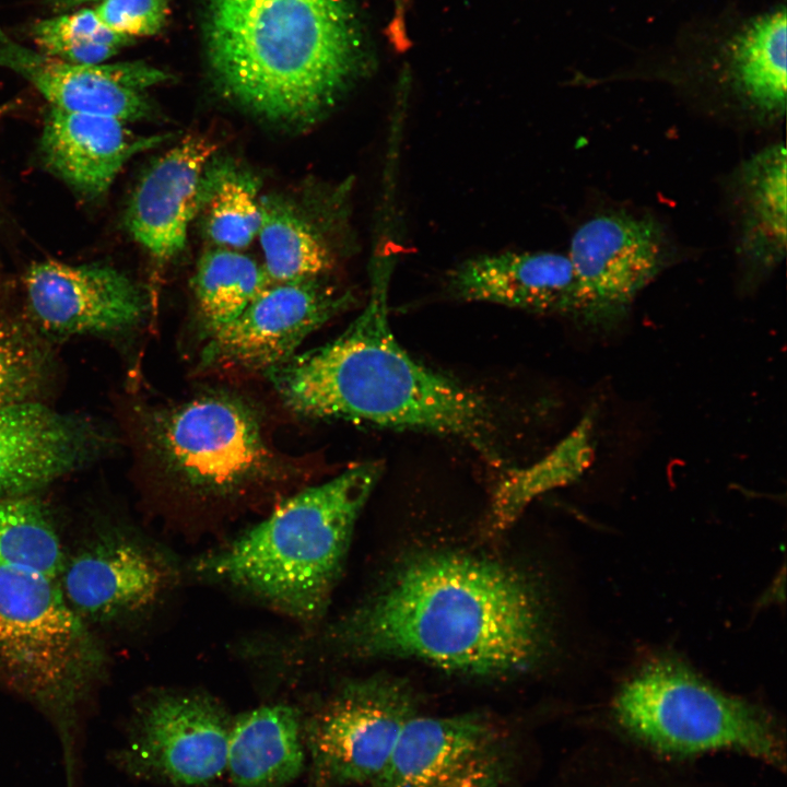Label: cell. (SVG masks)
I'll return each instance as SVG.
<instances>
[{
	"label": "cell",
	"instance_id": "14",
	"mask_svg": "<svg viewBox=\"0 0 787 787\" xmlns=\"http://www.w3.org/2000/svg\"><path fill=\"white\" fill-rule=\"evenodd\" d=\"M36 325L56 336L124 332L139 325L150 304L124 272L101 263H33L24 279Z\"/></svg>",
	"mask_w": 787,
	"mask_h": 787
},
{
	"label": "cell",
	"instance_id": "11",
	"mask_svg": "<svg viewBox=\"0 0 787 787\" xmlns=\"http://www.w3.org/2000/svg\"><path fill=\"white\" fill-rule=\"evenodd\" d=\"M568 257L583 297L580 322L607 330L627 316L637 295L666 267L669 246L654 219L613 211L575 231Z\"/></svg>",
	"mask_w": 787,
	"mask_h": 787
},
{
	"label": "cell",
	"instance_id": "24",
	"mask_svg": "<svg viewBox=\"0 0 787 787\" xmlns=\"http://www.w3.org/2000/svg\"><path fill=\"white\" fill-rule=\"evenodd\" d=\"M261 210L257 236L271 284L322 278L334 268V246L292 205L278 198H265Z\"/></svg>",
	"mask_w": 787,
	"mask_h": 787
},
{
	"label": "cell",
	"instance_id": "7",
	"mask_svg": "<svg viewBox=\"0 0 787 787\" xmlns=\"http://www.w3.org/2000/svg\"><path fill=\"white\" fill-rule=\"evenodd\" d=\"M103 659L57 578L0 564V678L50 717L67 787L77 780L79 708Z\"/></svg>",
	"mask_w": 787,
	"mask_h": 787
},
{
	"label": "cell",
	"instance_id": "31",
	"mask_svg": "<svg viewBox=\"0 0 787 787\" xmlns=\"http://www.w3.org/2000/svg\"><path fill=\"white\" fill-rule=\"evenodd\" d=\"M168 9L169 0H101L93 8L107 28L132 39L161 32Z\"/></svg>",
	"mask_w": 787,
	"mask_h": 787
},
{
	"label": "cell",
	"instance_id": "10",
	"mask_svg": "<svg viewBox=\"0 0 787 787\" xmlns=\"http://www.w3.org/2000/svg\"><path fill=\"white\" fill-rule=\"evenodd\" d=\"M232 720L208 693L151 692L137 705L115 763L138 779L175 787L208 786L226 772Z\"/></svg>",
	"mask_w": 787,
	"mask_h": 787
},
{
	"label": "cell",
	"instance_id": "20",
	"mask_svg": "<svg viewBox=\"0 0 787 787\" xmlns=\"http://www.w3.org/2000/svg\"><path fill=\"white\" fill-rule=\"evenodd\" d=\"M787 157L783 142L754 153L732 181L738 254L755 277L777 267L786 254Z\"/></svg>",
	"mask_w": 787,
	"mask_h": 787
},
{
	"label": "cell",
	"instance_id": "9",
	"mask_svg": "<svg viewBox=\"0 0 787 787\" xmlns=\"http://www.w3.org/2000/svg\"><path fill=\"white\" fill-rule=\"evenodd\" d=\"M418 701L402 682H350L303 715L308 787L368 786L389 761Z\"/></svg>",
	"mask_w": 787,
	"mask_h": 787
},
{
	"label": "cell",
	"instance_id": "2",
	"mask_svg": "<svg viewBox=\"0 0 787 787\" xmlns=\"http://www.w3.org/2000/svg\"><path fill=\"white\" fill-rule=\"evenodd\" d=\"M388 261H377L368 301L336 339L267 371L283 404L313 420H344L458 437L493 458L488 402L412 357L388 313Z\"/></svg>",
	"mask_w": 787,
	"mask_h": 787
},
{
	"label": "cell",
	"instance_id": "12",
	"mask_svg": "<svg viewBox=\"0 0 787 787\" xmlns=\"http://www.w3.org/2000/svg\"><path fill=\"white\" fill-rule=\"evenodd\" d=\"M354 302L321 278L270 284L233 321L205 339L200 369L263 374L291 359L303 341Z\"/></svg>",
	"mask_w": 787,
	"mask_h": 787
},
{
	"label": "cell",
	"instance_id": "1",
	"mask_svg": "<svg viewBox=\"0 0 787 787\" xmlns=\"http://www.w3.org/2000/svg\"><path fill=\"white\" fill-rule=\"evenodd\" d=\"M357 657H409L469 674L515 672L544 642L535 588L514 571L457 553L406 564L321 637Z\"/></svg>",
	"mask_w": 787,
	"mask_h": 787
},
{
	"label": "cell",
	"instance_id": "29",
	"mask_svg": "<svg viewBox=\"0 0 787 787\" xmlns=\"http://www.w3.org/2000/svg\"><path fill=\"white\" fill-rule=\"evenodd\" d=\"M51 376V351L35 328L0 315V407L37 400Z\"/></svg>",
	"mask_w": 787,
	"mask_h": 787
},
{
	"label": "cell",
	"instance_id": "21",
	"mask_svg": "<svg viewBox=\"0 0 787 787\" xmlns=\"http://www.w3.org/2000/svg\"><path fill=\"white\" fill-rule=\"evenodd\" d=\"M305 761L297 707L272 703L232 720L226 772L235 787H285L302 774Z\"/></svg>",
	"mask_w": 787,
	"mask_h": 787
},
{
	"label": "cell",
	"instance_id": "6",
	"mask_svg": "<svg viewBox=\"0 0 787 787\" xmlns=\"http://www.w3.org/2000/svg\"><path fill=\"white\" fill-rule=\"evenodd\" d=\"M601 730L599 736L670 763L730 753L786 772V728L776 714L670 657L647 661L620 684Z\"/></svg>",
	"mask_w": 787,
	"mask_h": 787
},
{
	"label": "cell",
	"instance_id": "25",
	"mask_svg": "<svg viewBox=\"0 0 787 787\" xmlns=\"http://www.w3.org/2000/svg\"><path fill=\"white\" fill-rule=\"evenodd\" d=\"M595 411L590 410L549 454L518 469L498 484L491 507L495 529L510 526L539 495L575 481L594 459Z\"/></svg>",
	"mask_w": 787,
	"mask_h": 787
},
{
	"label": "cell",
	"instance_id": "27",
	"mask_svg": "<svg viewBox=\"0 0 787 787\" xmlns=\"http://www.w3.org/2000/svg\"><path fill=\"white\" fill-rule=\"evenodd\" d=\"M259 181L250 173L227 162L203 173L199 207L204 210V227L221 247L244 248L257 237L261 219Z\"/></svg>",
	"mask_w": 787,
	"mask_h": 787
},
{
	"label": "cell",
	"instance_id": "23",
	"mask_svg": "<svg viewBox=\"0 0 787 787\" xmlns=\"http://www.w3.org/2000/svg\"><path fill=\"white\" fill-rule=\"evenodd\" d=\"M553 787H721L692 765L659 760L596 735L562 763Z\"/></svg>",
	"mask_w": 787,
	"mask_h": 787
},
{
	"label": "cell",
	"instance_id": "4",
	"mask_svg": "<svg viewBox=\"0 0 787 787\" xmlns=\"http://www.w3.org/2000/svg\"><path fill=\"white\" fill-rule=\"evenodd\" d=\"M141 451L166 514L212 526L278 504L305 477L304 463L271 443L261 413L226 391L138 410Z\"/></svg>",
	"mask_w": 787,
	"mask_h": 787
},
{
	"label": "cell",
	"instance_id": "5",
	"mask_svg": "<svg viewBox=\"0 0 787 787\" xmlns=\"http://www.w3.org/2000/svg\"><path fill=\"white\" fill-rule=\"evenodd\" d=\"M380 474V463L364 462L298 489L260 522L197 560L196 574L251 595L295 621H318Z\"/></svg>",
	"mask_w": 787,
	"mask_h": 787
},
{
	"label": "cell",
	"instance_id": "8",
	"mask_svg": "<svg viewBox=\"0 0 787 787\" xmlns=\"http://www.w3.org/2000/svg\"><path fill=\"white\" fill-rule=\"evenodd\" d=\"M529 755V743L490 714H418L367 787H525Z\"/></svg>",
	"mask_w": 787,
	"mask_h": 787
},
{
	"label": "cell",
	"instance_id": "26",
	"mask_svg": "<svg viewBox=\"0 0 787 787\" xmlns=\"http://www.w3.org/2000/svg\"><path fill=\"white\" fill-rule=\"evenodd\" d=\"M270 284L263 266L249 256L221 246L204 251L191 279L204 340L237 318Z\"/></svg>",
	"mask_w": 787,
	"mask_h": 787
},
{
	"label": "cell",
	"instance_id": "18",
	"mask_svg": "<svg viewBox=\"0 0 787 787\" xmlns=\"http://www.w3.org/2000/svg\"><path fill=\"white\" fill-rule=\"evenodd\" d=\"M216 150L218 143L208 136L187 134L158 156L136 186L125 224L158 266L185 248L199 210L203 173Z\"/></svg>",
	"mask_w": 787,
	"mask_h": 787
},
{
	"label": "cell",
	"instance_id": "16",
	"mask_svg": "<svg viewBox=\"0 0 787 787\" xmlns=\"http://www.w3.org/2000/svg\"><path fill=\"white\" fill-rule=\"evenodd\" d=\"M105 437L37 400L0 407V498L30 496L92 461Z\"/></svg>",
	"mask_w": 787,
	"mask_h": 787
},
{
	"label": "cell",
	"instance_id": "30",
	"mask_svg": "<svg viewBox=\"0 0 787 787\" xmlns=\"http://www.w3.org/2000/svg\"><path fill=\"white\" fill-rule=\"evenodd\" d=\"M33 36L40 52L82 64L103 63L133 42L107 28L93 8L40 20Z\"/></svg>",
	"mask_w": 787,
	"mask_h": 787
},
{
	"label": "cell",
	"instance_id": "15",
	"mask_svg": "<svg viewBox=\"0 0 787 787\" xmlns=\"http://www.w3.org/2000/svg\"><path fill=\"white\" fill-rule=\"evenodd\" d=\"M0 67L27 80L52 107L125 122L149 118L152 106L143 90L169 79L142 61L67 62L15 42L1 27Z\"/></svg>",
	"mask_w": 787,
	"mask_h": 787
},
{
	"label": "cell",
	"instance_id": "13",
	"mask_svg": "<svg viewBox=\"0 0 787 787\" xmlns=\"http://www.w3.org/2000/svg\"><path fill=\"white\" fill-rule=\"evenodd\" d=\"M174 561L156 545L122 531L106 532L66 563L58 583L86 623L105 622L157 603L174 586Z\"/></svg>",
	"mask_w": 787,
	"mask_h": 787
},
{
	"label": "cell",
	"instance_id": "3",
	"mask_svg": "<svg viewBox=\"0 0 787 787\" xmlns=\"http://www.w3.org/2000/svg\"><path fill=\"white\" fill-rule=\"evenodd\" d=\"M203 25L219 89L273 122H316L371 70L350 0H207Z\"/></svg>",
	"mask_w": 787,
	"mask_h": 787
},
{
	"label": "cell",
	"instance_id": "17",
	"mask_svg": "<svg viewBox=\"0 0 787 787\" xmlns=\"http://www.w3.org/2000/svg\"><path fill=\"white\" fill-rule=\"evenodd\" d=\"M445 290L462 302H482L580 321L583 297L568 255L554 251L480 254L445 275Z\"/></svg>",
	"mask_w": 787,
	"mask_h": 787
},
{
	"label": "cell",
	"instance_id": "28",
	"mask_svg": "<svg viewBox=\"0 0 787 787\" xmlns=\"http://www.w3.org/2000/svg\"><path fill=\"white\" fill-rule=\"evenodd\" d=\"M66 559L59 535L40 502L31 495L0 498V564L58 578Z\"/></svg>",
	"mask_w": 787,
	"mask_h": 787
},
{
	"label": "cell",
	"instance_id": "19",
	"mask_svg": "<svg viewBox=\"0 0 787 787\" xmlns=\"http://www.w3.org/2000/svg\"><path fill=\"white\" fill-rule=\"evenodd\" d=\"M169 134L137 136L113 117L50 107L39 149L47 167L89 198L104 195L126 162Z\"/></svg>",
	"mask_w": 787,
	"mask_h": 787
},
{
	"label": "cell",
	"instance_id": "22",
	"mask_svg": "<svg viewBox=\"0 0 787 787\" xmlns=\"http://www.w3.org/2000/svg\"><path fill=\"white\" fill-rule=\"evenodd\" d=\"M787 17L782 7L754 19L735 38L726 69L730 92L760 122H773L786 110Z\"/></svg>",
	"mask_w": 787,
	"mask_h": 787
}]
</instances>
